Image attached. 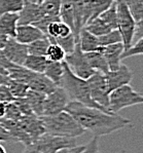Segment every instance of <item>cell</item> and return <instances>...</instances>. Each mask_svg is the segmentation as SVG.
<instances>
[{
    "label": "cell",
    "mask_w": 143,
    "mask_h": 153,
    "mask_svg": "<svg viewBox=\"0 0 143 153\" xmlns=\"http://www.w3.org/2000/svg\"><path fill=\"white\" fill-rule=\"evenodd\" d=\"M64 111L71 114L84 131H90L94 137L98 138L109 135L113 131L126 128L129 123H131L130 119L118 114L104 112L75 101H70Z\"/></svg>",
    "instance_id": "obj_1"
},
{
    "label": "cell",
    "mask_w": 143,
    "mask_h": 153,
    "mask_svg": "<svg viewBox=\"0 0 143 153\" xmlns=\"http://www.w3.org/2000/svg\"><path fill=\"white\" fill-rule=\"evenodd\" d=\"M59 86H61V88L66 91L70 101H75V102L81 103L83 105L97 108V109L102 110L104 112L111 113L107 111L106 109H104V108L100 107L99 105H97L94 102L92 98H91V91L86 80L75 76L71 72V70L68 68V66L65 62H64V73H63V76L61 78Z\"/></svg>",
    "instance_id": "obj_2"
},
{
    "label": "cell",
    "mask_w": 143,
    "mask_h": 153,
    "mask_svg": "<svg viewBox=\"0 0 143 153\" xmlns=\"http://www.w3.org/2000/svg\"><path fill=\"white\" fill-rule=\"evenodd\" d=\"M41 119L45 133L50 135L76 139L86 133L74 117L66 111H61L50 116H41Z\"/></svg>",
    "instance_id": "obj_3"
},
{
    "label": "cell",
    "mask_w": 143,
    "mask_h": 153,
    "mask_svg": "<svg viewBox=\"0 0 143 153\" xmlns=\"http://www.w3.org/2000/svg\"><path fill=\"white\" fill-rule=\"evenodd\" d=\"M74 146H76L75 139L57 137L45 133L25 146L22 153H57L62 149H68Z\"/></svg>",
    "instance_id": "obj_4"
},
{
    "label": "cell",
    "mask_w": 143,
    "mask_h": 153,
    "mask_svg": "<svg viewBox=\"0 0 143 153\" xmlns=\"http://www.w3.org/2000/svg\"><path fill=\"white\" fill-rule=\"evenodd\" d=\"M143 103L141 93L136 91L130 84H126L110 91L109 94V111L118 114L121 110L134 105Z\"/></svg>",
    "instance_id": "obj_5"
},
{
    "label": "cell",
    "mask_w": 143,
    "mask_h": 153,
    "mask_svg": "<svg viewBox=\"0 0 143 153\" xmlns=\"http://www.w3.org/2000/svg\"><path fill=\"white\" fill-rule=\"evenodd\" d=\"M115 7L118 16V30L121 36V42L125 49L133 43L136 23L124 0H115Z\"/></svg>",
    "instance_id": "obj_6"
},
{
    "label": "cell",
    "mask_w": 143,
    "mask_h": 153,
    "mask_svg": "<svg viewBox=\"0 0 143 153\" xmlns=\"http://www.w3.org/2000/svg\"><path fill=\"white\" fill-rule=\"evenodd\" d=\"M86 82L91 91V98L94 102L100 107L109 111V89L107 85L105 74L99 71H95L93 75H91ZM110 112V111H109Z\"/></svg>",
    "instance_id": "obj_7"
},
{
    "label": "cell",
    "mask_w": 143,
    "mask_h": 153,
    "mask_svg": "<svg viewBox=\"0 0 143 153\" xmlns=\"http://www.w3.org/2000/svg\"><path fill=\"white\" fill-rule=\"evenodd\" d=\"M64 62L66 63L68 68L71 70V72L75 76L84 79V80H86L95 72V70H93L91 66L89 65L84 53L80 49L78 42H76V45L73 51L66 55Z\"/></svg>",
    "instance_id": "obj_8"
},
{
    "label": "cell",
    "mask_w": 143,
    "mask_h": 153,
    "mask_svg": "<svg viewBox=\"0 0 143 153\" xmlns=\"http://www.w3.org/2000/svg\"><path fill=\"white\" fill-rule=\"evenodd\" d=\"M69 102L70 100L66 91L61 86H57L55 91L46 95L43 104V115L42 116H50V115L64 111L65 107Z\"/></svg>",
    "instance_id": "obj_9"
},
{
    "label": "cell",
    "mask_w": 143,
    "mask_h": 153,
    "mask_svg": "<svg viewBox=\"0 0 143 153\" xmlns=\"http://www.w3.org/2000/svg\"><path fill=\"white\" fill-rule=\"evenodd\" d=\"M2 53L8 62L19 66H23L26 58L29 55L27 45L18 42L15 38H8L6 44L2 48Z\"/></svg>",
    "instance_id": "obj_10"
},
{
    "label": "cell",
    "mask_w": 143,
    "mask_h": 153,
    "mask_svg": "<svg viewBox=\"0 0 143 153\" xmlns=\"http://www.w3.org/2000/svg\"><path fill=\"white\" fill-rule=\"evenodd\" d=\"M105 77H106L109 91H112L113 89L130 83L133 74L131 70L121 63V65L116 70H113V71L109 70L107 73H105Z\"/></svg>",
    "instance_id": "obj_11"
},
{
    "label": "cell",
    "mask_w": 143,
    "mask_h": 153,
    "mask_svg": "<svg viewBox=\"0 0 143 153\" xmlns=\"http://www.w3.org/2000/svg\"><path fill=\"white\" fill-rule=\"evenodd\" d=\"M19 126H21L26 134L31 138L32 142L39 138L41 135L45 134L41 117L36 115H23L18 120Z\"/></svg>",
    "instance_id": "obj_12"
},
{
    "label": "cell",
    "mask_w": 143,
    "mask_h": 153,
    "mask_svg": "<svg viewBox=\"0 0 143 153\" xmlns=\"http://www.w3.org/2000/svg\"><path fill=\"white\" fill-rule=\"evenodd\" d=\"M43 16L44 13L38 3H32L24 0V6L19 13L18 25H34Z\"/></svg>",
    "instance_id": "obj_13"
},
{
    "label": "cell",
    "mask_w": 143,
    "mask_h": 153,
    "mask_svg": "<svg viewBox=\"0 0 143 153\" xmlns=\"http://www.w3.org/2000/svg\"><path fill=\"white\" fill-rule=\"evenodd\" d=\"M101 51L106 59L108 69L110 71L116 70L121 65V56L124 51L123 42H118V43L110 44L107 46H101Z\"/></svg>",
    "instance_id": "obj_14"
},
{
    "label": "cell",
    "mask_w": 143,
    "mask_h": 153,
    "mask_svg": "<svg viewBox=\"0 0 143 153\" xmlns=\"http://www.w3.org/2000/svg\"><path fill=\"white\" fill-rule=\"evenodd\" d=\"M27 85L29 89L40 91V93H43L45 95L51 94L58 86L51 80H50L43 73H36V72L32 73L31 77H30L29 80L27 82Z\"/></svg>",
    "instance_id": "obj_15"
},
{
    "label": "cell",
    "mask_w": 143,
    "mask_h": 153,
    "mask_svg": "<svg viewBox=\"0 0 143 153\" xmlns=\"http://www.w3.org/2000/svg\"><path fill=\"white\" fill-rule=\"evenodd\" d=\"M44 36L45 35L33 25H18L15 39L20 43L27 45Z\"/></svg>",
    "instance_id": "obj_16"
},
{
    "label": "cell",
    "mask_w": 143,
    "mask_h": 153,
    "mask_svg": "<svg viewBox=\"0 0 143 153\" xmlns=\"http://www.w3.org/2000/svg\"><path fill=\"white\" fill-rule=\"evenodd\" d=\"M19 13H3L0 16V32L9 38H15L18 27Z\"/></svg>",
    "instance_id": "obj_17"
},
{
    "label": "cell",
    "mask_w": 143,
    "mask_h": 153,
    "mask_svg": "<svg viewBox=\"0 0 143 153\" xmlns=\"http://www.w3.org/2000/svg\"><path fill=\"white\" fill-rule=\"evenodd\" d=\"M72 30L70 29V27L67 24H65L64 22H62L61 20L51 22L50 25L48 26L46 29V35L45 36L48 38V40L51 43L54 39L57 38H64V37L69 36L70 34H72Z\"/></svg>",
    "instance_id": "obj_18"
},
{
    "label": "cell",
    "mask_w": 143,
    "mask_h": 153,
    "mask_svg": "<svg viewBox=\"0 0 143 153\" xmlns=\"http://www.w3.org/2000/svg\"><path fill=\"white\" fill-rule=\"evenodd\" d=\"M84 56H86L89 65L91 66V68H92L93 70L102 72V73H104V74L109 71L106 59H105L104 55L102 53L101 48L98 49V51L84 53Z\"/></svg>",
    "instance_id": "obj_19"
},
{
    "label": "cell",
    "mask_w": 143,
    "mask_h": 153,
    "mask_svg": "<svg viewBox=\"0 0 143 153\" xmlns=\"http://www.w3.org/2000/svg\"><path fill=\"white\" fill-rule=\"evenodd\" d=\"M78 43H79V46H80V49L83 53L98 51V49L101 48L98 37L95 36V35L90 33L89 31H86L84 28H83V29L79 31Z\"/></svg>",
    "instance_id": "obj_20"
},
{
    "label": "cell",
    "mask_w": 143,
    "mask_h": 153,
    "mask_svg": "<svg viewBox=\"0 0 143 153\" xmlns=\"http://www.w3.org/2000/svg\"><path fill=\"white\" fill-rule=\"evenodd\" d=\"M45 97V94L37 91H33V89H29L27 95H26V99L29 102L32 111L38 117H41L43 115V104Z\"/></svg>",
    "instance_id": "obj_21"
},
{
    "label": "cell",
    "mask_w": 143,
    "mask_h": 153,
    "mask_svg": "<svg viewBox=\"0 0 143 153\" xmlns=\"http://www.w3.org/2000/svg\"><path fill=\"white\" fill-rule=\"evenodd\" d=\"M63 73H64V61L63 62H53V61L48 60L43 74L56 85L59 86Z\"/></svg>",
    "instance_id": "obj_22"
},
{
    "label": "cell",
    "mask_w": 143,
    "mask_h": 153,
    "mask_svg": "<svg viewBox=\"0 0 143 153\" xmlns=\"http://www.w3.org/2000/svg\"><path fill=\"white\" fill-rule=\"evenodd\" d=\"M73 5V16H74V37L78 42L79 31L83 28L84 22V0H72Z\"/></svg>",
    "instance_id": "obj_23"
},
{
    "label": "cell",
    "mask_w": 143,
    "mask_h": 153,
    "mask_svg": "<svg viewBox=\"0 0 143 153\" xmlns=\"http://www.w3.org/2000/svg\"><path fill=\"white\" fill-rule=\"evenodd\" d=\"M60 20L70 27L74 34V16L72 0H61V7L59 13Z\"/></svg>",
    "instance_id": "obj_24"
},
{
    "label": "cell",
    "mask_w": 143,
    "mask_h": 153,
    "mask_svg": "<svg viewBox=\"0 0 143 153\" xmlns=\"http://www.w3.org/2000/svg\"><path fill=\"white\" fill-rule=\"evenodd\" d=\"M46 63H48V59H46L45 56L28 55L23 66L25 68H27L28 70H30V71L36 73H43Z\"/></svg>",
    "instance_id": "obj_25"
},
{
    "label": "cell",
    "mask_w": 143,
    "mask_h": 153,
    "mask_svg": "<svg viewBox=\"0 0 143 153\" xmlns=\"http://www.w3.org/2000/svg\"><path fill=\"white\" fill-rule=\"evenodd\" d=\"M83 28L86 30V31L92 33V34H94L97 37L102 36V35L106 34V33H108L112 30L111 28L108 27V26L103 22L99 16L91 20L90 22H88L86 25H84Z\"/></svg>",
    "instance_id": "obj_26"
},
{
    "label": "cell",
    "mask_w": 143,
    "mask_h": 153,
    "mask_svg": "<svg viewBox=\"0 0 143 153\" xmlns=\"http://www.w3.org/2000/svg\"><path fill=\"white\" fill-rule=\"evenodd\" d=\"M50 44L51 42L46 36L42 37L40 39H37V40L27 44L28 53L33 56H45Z\"/></svg>",
    "instance_id": "obj_27"
},
{
    "label": "cell",
    "mask_w": 143,
    "mask_h": 153,
    "mask_svg": "<svg viewBox=\"0 0 143 153\" xmlns=\"http://www.w3.org/2000/svg\"><path fill=\"white\" fill-rule=\"evenodd\" d=\"M136 25L143 23V0H124Z\"/></svg>",
    "instance_id": "obj_28"
},
{
    "label": "cell",
    "mask_w": 143,
    "mask_h": 153,
    "mask_svg": "<svg viewBox=\"0 0 143 153\" xmlns=\"http://www.w3.org/2000/svg\"><path fill=\"white\" fill-rule=\"evenodd\" d=\"M24 6V0H0V16L3 13H20Z\"/></svg>",
    "instance_id": "obj_29"
},
{
    "label": "cell",
    "mask_w": 143,
    "mask_h": 153,
    "mask_svg": "<svg viewBox=\"0 0 143 153\" xmlns=\"http://www.w3.org/2000/svg\"><path fill=\"white\" fill-rule=\"evenodd\" d=\"M99 18L108 27L111 28L112 30L118 29V16H116L115 1L113 2V4L109 8H107L105 11H103L101 15L99 16Z\"/></svg>",
    "instance_id": "obj_30"
},
{
    "label": "cell",
    "mask_w": 143,
    "mask_h": 153,
    "mask_svg": "<svg viewBox=\"0 0 143 153\" xmlns=\"http://www.w3.org/2000/svg\"><path fill=\"white\" fill-rule=\"evenodd\" d=\"M7 88L10 91V94L13 95V97L15 99L18 98H24L27 95L28 91H29V88H28L27 84L23 83V82L13 80V79H10L7 82Z\"/></svg>",
    "instance_id": "obj_31"
},
{
    "label": "cell",
    "mask_w": 143,
    "mask_h": 153,
    "mask_svg": "<svg viewBox=\"0 0 143 153\" xmlns=\"http://www.w3.org/2000/svg\"><path fill=\"white\" fill-rule=\"evenodd\" d=\"M39 5H40L44 16H59L61 0H42Z\"/></svg>",
    "instance_id": "obj_32"
},
{
    "label": "cell",
    "mask_w": 143,
    "mask_h": 153,
    "mask_svg": "<svg viewBox=\"0 0 143 153\" xmlns=\"http://www.w3.org/2000/svg\"><path fill=\"white\" fill-rule=\"evenodd\" d=\"M45 56L48 61H53V62H63L66 56V53L63 51L59 44L57 43H51L50 46L48 48Z\"/></svg>",
    "instance_id": "obj_33"
},
{
    "label": "cell",
    "mask_w": 143,
    "mask_h": 153,
    "mask_svg": "<svg viewBox=\"0 0 143 153\" xmlns=\"http://www.w3.org/2000/svg\"><path fill=\"white\" fill-rule=\"evenodd\" d=\"M114 1L115 0H92V16H91V20L99 16L103 11L109 8L113 4Z\"/></svg>",
    "instance_id": "obj_34"
},
{
    "label": "cell",
    "mask_w": 143,
    "mask_h": 153,
    "mask_svg": "<svg viewBox=\"0 0 143 153\" xmlns=\"http://www.w3.org/2000/svg\"><path fill=\"white\" fill-rule=\"evenodd\" d=\"M141 56L143 55V38L137 39L135 43H132L128 48H125L121 53V61L126 58H130V56Z\"/></svg>",
    "instance_id": "obj_35"
},
{
    "label": "cell",
    "mask_w": 143,
    "mask_h": 153,
    "mask_svg": "<svg viewBox=\"0 0 143 153\" xmlns=\"http://www.w3.org/2000/svg\"><path fill=\"white\" fill-rule=\"evenodd\" d=\"M76 39L74 37V34H70L69 36L67 37H64V38H57V39H54L51 43H57L59 44L61 48H63V51L66 53V55L68 53H72L73 51L74 48L76 45Z\"/></svg>",
    "instance_id": "obj_36"
},
{
    "label": "cell",
    "mask_w": 143,
    "mask_h": 153,
    "mask_svg": "<svg viewBox=\"0 0 143 153\" xmlns=\"http://www.w3.org/2000/svg\"><path fill=\"white\" fill-rule=\"evenodd\" d=\"M98 39H99L100 46H107V45H110V44L121 42V34H119L118 29L111 30V31L106 33V34L102 35V36H99Z\"/></svg>",
    "instance_id": "obj_37"
},
{
    "label": "cell",
    "mask_w": 143,
    "mask_h": 153,
    "mask_svg": "<svg viewBox=\"0 0 143 153\" xmlns=\"http://www.w3.org/2000/svg\"><path fill=\"white\" fill-rule=\"evenodd\" d=\"M22 113H21L20 109H19L18 105L16 104L15 100L13 102H9L6 104L5 107V112H4V116L3 118L9 119V120H15L17 121L22 117Z\"/></svg>",
    "instance_id": "obj_38"
},
{
    "label": "cell",
    "mask_w": 143,
    "mask_h": 153,
    "mask_svg": "<svg viewBox=\"0 0 143 153\" xmlns=\"http://www.w3.org/2000/svg\"><path fill=\"white\" fill-rule=\"evenodd\" d=\"M59 16H44L43 18L40 19L38 22H36L33 26L38 28L40 31L43 33L44 35H46V29H48V26L51 24V22H55V21H59Z\"/></svg>",
    "instance_id": "obj_39"
},
{
    "label": "cell",
    "mask_w": 143,
    "mask_h": 153,
    "mask_svg": "<svg viewBox=\"0 0 143 153\" xmlns=\"http://www.w3.org/2000/svg\"><path fill=\"white\" fill-rule=\"evenodd\" d=\"M15 102H16V104L18 105V107H19V109H20L21 113H22V115H35L33 111H32L29 102H28V100L26 99V97L15 99Z\"/></svg>",
    "instance_id": "obj_40"
},
{
    "label": "cell",
    "mask_w": 143,
    "mask_h": 153,
    "mask_svg": "<svg viewBox=\"0 0 143 153\" xmlns=\"http://www.w3.org/2000/svg\"><path fill=\"white\" fill-rule=\"evenodd\" d=\"M80 153H100L99 150V138L94 137L86 145H84L83 150Z\"/></svg>",
    "instance_id": "obj_41"
},
{
    "label": "cell",
    "mask_w": 143,
    "mask_h": 153,
    "mask_svg": "<svg viewBox=\"0 0 143 153\" xmlns=\"http://www.w3.org/2000/svg\"><path fill=\"white\" fill-rule=\"evenodd\" d=\"M13 100H15V98L10 94L7 85H4V84L0 85V102L9 103V102H13Z\"/></svg>",
    "instance_id": "obj_42"
},
{
    "label": "cell",
    "mask_w": 143,
    "mask_h": 153,
    "mask_svg": "<svg viewBox=\"0 0 143 153\" xmlns=\"http://www.w3.org/2000/svg\"><path fill=\"white\" fill-rule=\"evenodd\" d=\"M0 141L1 142H10V141H13L10 134L8 133L7 129L4 128L1 123H0Z\"/></svg>",
    "instance_id": "obj_43"
},
{
    "label": "cell",
    "mask_w": 143,
    "mask_h": 153,
    "mask_svg": "<svg viewBox=\"0 0 143 153\" xmlns=\"http://www.w3.org/2000/svg\"><path fill=\"white\" fill-rule=\"evenodd\" d=\"M84 145H78V146H74V147H71L69 149H67V151L65 153H80L83 150Z\"/></svg>",
    "instance_id": "obj_44"
},
{
    "label": "cell",
    "mask_w": 143,
    "mask_h": 153,
    "mask_svg": "<svg viewBox=\"0 0 143 153\" xmlns=\"http://www.w3.org/2000/svg\"><path fill=\"white\" fill-rule=\"evenodd\" d=\"M9 37H7L6 35L2 34L1 32H0V49H2L4 48V45L6 44V42H7Z\"/></svg>",
    "instance_id": "obj_45"
},
{
    "label": "cell",
    "mask_w": 143,
    "mask_h": 153,
    "mask_svg": "<svg viewBox=\"0 0 143 153\" xmlns=\"http://www.w3.org/2000/svg\"><path fill=\"white\" fill-rule=\"evenodd\" d=\"M9 80V77L8 76H5V75H1L0 74V85H2V84H4V85H6L7 84V82Z\"/></svg>",
    "instance_id": "obj_46"
},
{
    "label": "cell",
    "mask_w": 143,
    "mask_h": 153,
    "mask_svg": "<svg viewBox=\"0 0 143 153\" xmlns=\"http://www.w3.org/2000/svg\"><path fill=\"white\" fill-rule=\"evenodd\" d=\"M0 74L5 75V76H8V71L6 70V68H4L1 64H0Z\"/></svg>",
    "instance_id": "obj_47"
},
{
    "label": "cell",
    "mask_w": 143,
    "mask_h": 153,
    "mask_svg": "<svg viewBox=\"0 0 143 153\" xmlns=\"http://www.w3.org/2000/svg\"><path fill=\"white\" fill-rule=\"evenodd\" d=\"M0 153H6V150L5 148L3 147L2 145H0Z\"/></svg>",
    "instance_id": "obj_48"
},
{
    "label": "cell",
    "mask_w": 143,
    "mask_h": 153,
    "mask_svg": "<svg viewBox=\"0 0 143 153\" xmlns=\"http://www.w3.org/2000/svg\"><path fill=\"white\" fill-rule=\"evenodd\" d=\"M25 1L32 2V3H38V0H25Z\"/></svg>",
    "instance_id": "obj_49"
},
{
    "label": "cell",
    "mask_w": 143,
    "mask_h": 153,
    "mask_svg": "<svg viewBox=\"0 0 143 153\" xmlns=\"http://www.w3.org/2000/svg\"><path fill=\"white\" fill-rule=\"evenodd\" d=\"M68 149H69V148H68ZM67 151V149H62V150H60L59 152H57V153H65Z\"/></svg>",
    "instance_id": "obj_50"
},
{
    "label": "cell",
    "mask_w": 143,
    "mask_h": 153,
    "mask_svg": "<svg viewBox=\"0 0 143 153\" xmlns=\"http://www.w3.org/2000/svg\"><path fill=\"white\" fill-rule=\"evenodd\" d=\"M41 2H42V0H38V4H40Z\"/></svg>",
    "instance_id": "obj_51"
}]
</instances>
